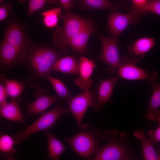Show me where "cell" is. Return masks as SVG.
<instances>
[{
    "mask_svg": "<svg viewBox=\"0 0 160 160\" xmlns=\"http://www.w3.org/2000/svg\"><path fill=\"white\" fill-rule=\"evenodd\" d=\"M92 128L84 125L81 127L82 131L65 139L78 154L87 158L95 155L102 146L100 141L104 140L103 133L99 130L93 131Z\"/></svg>",
    "mask_w": 160,
    "mask_h": 160,
    "instance_id": "1",
    "label": "cell"
},
{
    "mask_svg": "<svg viewBox=\"0 0 160 160\" xmlns=\"http://www.w3.org/2000/svg\"><path fill=\"white\" fill-rule=\"evenodd\" d=\"M104 137L108 141L92 158L95 160H125L132 159L129 149L125 142L127 135L124 132L120 133V139L117 137L118 132L113 129L106 130L104 132Z\"/></svg>",
    "mask_w": 160,
    "mask_h": 160,
    "instance_id": "2",
    "label": "cell"
},
{
    "mask_svg": "<svg viewBox=\"0 0 160 160\" xmlns=\"http://www.w3.org/2000/svg\"><path fill=\"white\" fill-rule=\"evenodd\" d=\"M69 112L68 108H63L59 104L53 109L44 112L31 125L13 136L15 145H18L36 133L52 127L60 117Z\"/></svg>",
    "mask_w": 160,
    "mask_h": 160,
    "instance_id": "3",
    "label": "cell"
},
{
    "mask_svg": "<svg viewBox=\"0 0 160 160\" xmlns=\"http://www.w3.org/2000/svg\"><path fill=\"white\" fill-rule=\"evenodd\" d=\"M63 26L55 32L53 39L55 46L62 49L67 46L68 42L79 32L89 20L71 12L61 14Z\"/></svg>",
    "mask_w": 160,
    "mask_h": 160,
    "instance_id": "4",
    "label": "cell"
},
{
    "mask_svg": "<svg viewBox=\"0 0 160 160\" xmlns=\"http://www.w3.org/2000/svg\"><path fill=\"white\" fill-rule=\"evenodd\" d=\"M102 44V49L98 57L109 66L108 71L110 74L116 73L119 68L123 63L120 56L118 37H108L98 33Z\"/></svg>",
    "mask_w": 160,
    "mask_h": 160,
    "instance_id": "5",
    "label": "cell"
},
{
    "mask_svg": "<svg viewBox=\"0 0 160 160\" xmlns=\"http://www.w3.org/2000/svg\"><path fill=\"white\" fill-rule=\"evenodd\" d=\"M59 57L58 53L53 49L39 48L33 52L30 63L32 68L39 76L47 78L50 75L52 67Z\"/></svg>",
    "mask_w": 160,
    "mask_h": 160,
    "instance_id": "6",
    "label": "cell"
},
{
    "mask_svg": "<svg viewBox=\"0 0 160 160\" xmlns=\"http://www.w3.org/2000/svg\"><path fill=\"white\" fill-rule=\"evenodd\" d=\"M96 90H85L72 97L68 102V109L74 116L80 129L84 115L88 107L92 108L96 98Z\"/></svg>",
    "mask_w": 160,
    "mask_h": 160,
    "instance_id": "7",
    "label": "cell"
},
{
    "mask_svg": "<svg viewBox=\"0 0 160 160\" xmlns=\"http://www.w3.org/2000/svg\"><path fill=\"white\" fill-rule=\"evenodd\" d=\"M147 12L132 11L127 14L117 12L111 13L108 19V25L112 36L118 37L120 34L130 24L136 25L141 17Z\"/></svg>",
    "mask_w": 160,
    "mask_h": 160,
    "instance_id": "8",
    "label": "cell"
},
{
    "mask_svg": "<svg viewBox=\"0 0 160 160\" xmlns=\"http://www.w3.org/2000/svg\"><path fill=\"white\" fill-rule=\"evenodd\" d=\"M116 74L118 77L126 80H147L151 82L153 81L157 76L154 71H149L127 62L120 66L117 70Z\"/></svg>",
    "mask_w": 160,
    "mask_h": 160,
    "instance_id": "9",
    "label": "cell"
},
{
    "mask_svg": "<svg viewBox=\"0 0 160 160\" xmlns=\"http://www.w3.org/2000/svg\"><path fill=\"white\" fill-rule=\"evenodd\" d=\"M100 85L96 89V97L92 107L96 111H99L106 103H111L112 92L118 78L115 76L106 80L100 79Z\"/></svg>",
    "mask_w": 160,
    "mask_h": 160,
    "instance_id": "10",
    "label": "cell"
},
{
    "mask_svg": "<svg viewBox=\"0 0 160 160\" xmlns=\"http://www.w3.org/2000/svg\"><path fill=\"white\" fill-rule=\"evenodd\" d=\"M78 61L79 76L75 80V84L84 90H90L93 83L90 78L96 67L95 62L84 57H81Z\"/></svg>",
    "mask_w": 160,
    "mask_h": 160,
    "instance_id": "11",
    "label": "cell"
},
{
    "mask_svg": "<svg viewBox=\"0 0 160 160\" xmlns=\"http://www.w3.org/2000/svg\"><path fill=\"white\" fill-rule=\"evenodd\" d=\"M35 95L36 100L27 106V115L43 113L59 99L58 96L50 95L48 92L41 90L36 92Z\"/></svg>",
    "mask_w": 160,
    "mask_h": 160,
    "instance_id": "12",
    "label": "cell"
},
{
    "mask_svg": "<svg viewBox=\"0 0 160 160\" xmlns=\"http://www.w3.org/2000/svg\"><path fill=\"white\" fill-rule=\"evenodd\" d=\"M156 43V40L151 38H140L127 47L129 59L135 64L143 58L145 54L151 50Z\"/></svg>",
    "mask_w": 160,
    "mask_h": 160,
    "instance_id": "13",
    "label": "cell"
},
{
    "mask_svg": "<svg viewBox=\"0 0 160 160\" xmlns=\"http://www.w3.org/2000/svg\"><path fill=\"white\" fill-rule=\"evenodd\" d=\"M95 31L94 25L89 20L86 25L67 43L72 50L80 54L86 52L87 43L91 35Z\"/></svg>",
    "mask_w": 160,
    "mask_h": 160,
    "instance_id": "14",
    "label": "cell"
},
{
    "mask_svg": "<svg viewBox=\"0 0 160 160\" xmlns=\"http://www.w3.org/2000/svg\"><path fill=\"white\" fill-rule=\"evenodd\" d=\"M153 88L152 95L149 101V107L145 118L148 121H156L160 116V83L151 82Z\"/></svg>",
    "mask_w": 160,
    "mask_h": 160,
    "instance_id": "15",
    "label": "cell"
},
{
    "mask_svg": "<svg viewBox=\"0 0 160 160\" xmlns=\"http://www.w3.org/2000/svg\"><path fill=\"white\" fill-rule=\"evenodd\" d=\"M78 61L73 56H67L59 59L51 68V71L79 75Z\"/></svg>",
    "mask_w": 160,
    "mask_h": 160,
    "instance_id": "16",
    "label": "cell"
},
{
    "mask_svg": "<svg viewBox=\"0 0 160 160\" xmlns=\"http://www.w3.org/2000/svg\"><path fill=\"white\" fill-rule=\"evenodd\" d=\"M1 116L12 121L21 122L25 125L19 101L15 100L0 107Z\"/></svg>",
    "mask_w": 160,
    "mask_h": 160,
    "instance_id": "17",
    "label": "cell"
},
{
    "mask_svg": "<svg viewBox=\"0 0 160 160\" xmlns=\"http://www.w3.org/2000/svg\"><path fill=\"white\" fill-rule=\"evenodd\" d=\"M3 41L22 49L24 44V36L22 29L18 24L13 23L9 26Z\"/></svg>",
    "mask_w": 160,
    "mask_h": 160,
    "instance_id": "18",
    "label": "cell"
},
{
    "mask_svg": "<svg viewBox=\"0 0 160 160\" xmlns=\"http://www.w3.org/2000/svg\"><path fill=\"white\" fill-rule=\"evenodd\" d=\"M133 135L141 143L143 159L145 160H157L158 156L153 147L154 144L151 139L147 138L143 130L135 131Z\"/></svg>",
    "mask_w": 160,
    "mask_h": 160,
    "instance_id": "19",
    "label": "cell"
},
{
    "mask_svg": "<svg viewBox=\"0 0 160 160\" xmlns=\"http://www.w3.org/2000/svg\"><path fill=\"white\" fill-rule=\"evenodd\" d=\"M48 143V153L52 160L58 159L60 155L67 149L65 146L55 137L49 130H44Z\"/></svg>",
    "mask_w": 160,
    "mask_h": 160,
    "instance_id": "20",
    "label": "cell"
},
{
    "mask_svg": "<svg viewBox=\"0 0 160 160\" xmlns=\"http://www.w3.org/2000/svg\"><path fill=\"white\" fill-rule=\"evenodd\" d=\"M22 49L4 41L0 47V60L5 65L12 63L22 52Z\"/></svg>",
    "mask_w": 160,
    "mask_h": 160,
    "instance_id": "21",
    "label": "cell"
},
{
    "mask_svg": "<svg viewBox=\"0 0 160 160\" xmlns=\"http://www.w3.org/2000/svg\"><path fill=\"white\" fill-rule=\"evenodd\" d=\"M85 8L91 9H105L116 11L124 7L121 4H114L108 0H79Z\"/></svg>",
    "mask_w": 160,
    "mask_h": 160,
    "instance_id": "22",
    "label": "cell"
},
{
    "mask_svg": "<svg viewBox=\"0 0 160 160\" xmlns=\"http://www.w3.org/2000/svg\"><path fill=\"white\" fill-rule=\"evenodd\" d=\"M47 78L53 87L58 97L68 102L72 97V95L63 82L60 80L52 77L50 75L47 76Z\"/></svg>",
    "mask_w": 160,
    "mask_h": 160,
    "instance_id": "23",
    "label": "cell"
},
{
    "mask_svg": "<svg viewBox=\"0 0 160 160\" xmlns=\"http://www.w3.org/2000/svg\"><path fill=\"white\" fill-rule=\"evenodd\" d=\"M14 145L15 141L13 137L7 134L1 135L0 151L6 158L11 159L12 156L15 153Z\"/></svg>",
    "mask_w": 160,
    "mask_h": 160,
    "instance_id": "24",
    "label": "cell"
},
{
    "mask_svg": "<svg viewBox=\"0 0 160 160\" xmlns=\"http://www.w3.org/2000/svg\"><path fill=\"white\" fill-rule=\"evenodd\" d=\"M61 12V9L56 8L42 12L41 15L43 17V21L44 25L48 28L56 27L58 25L59 17H60Z\"/></svg>",
    "mask_w": 160,
    "mask_h": 160,
    "instance_id": "25",
    "label": "cell"
},
{
    "mask_svg": "<svg viewBox=\"0 0 160 160\" xmlns=\"http://www.w3.org/2000/svg\"><path fill=\"white\" fill-rule=\"evenodd\" d=\"M5 87L8 96L12 100H15L20 96L24 89V84L22 82L7 79L4 82Z\"/></svg>",
    "mask_w": 160,
    "mask_h": 160,
    "instance_id": "26",
    "label": "cell"
},
{
    "mask_svg": "<svg viewBox=\"0 0 160 160\" xmlns=\"http://www.w3.org/2000/svg\"><path fill=\"white\" fill-rule=\"evenodd\" d=\"M28 16L29 17L36 11L42 8L47 3L57 4V0H29Z\"/></svg>",
    "mask_w": 160,
    "mask_h": 160,
    "instance_id": "27",
    "label": "cell"
},
{
    "mask_svg": "<svg viewBox=\"0 0 160 160\" xmlns=\"http://www.w3.org/2000/svg\"><path fill=\"white\" fill-rule=\"evenodd\" d=\"M133 11L151 12L160 15V0H148L144 5Z\"/></svg>",
    "mask_w": 160,
    "mask_h": 160,
    "instance_id": "28",
    "label": "cell"
},
{
    "mask_svg": "<svg viewBox=\"0 0 160 160\" xmlns=\"http://www.w3.org/2000/svg\"><path fill=\"white\" fill-rule=\"evenodd\" d=\"M13 7V4L8 2L5 4L1 5L0 7V21H1L8 16L9 12Z\"/></svg>",
    "mask_w": 160,
    "mask_h": 160,
    "instance_id": "29",
    "label": "cell"
},
{
    "mask_svg": "<svg viewBox=\"0 0 160 160\" xmlns=\"http://www.w3.org/2000/svg\"><path fill=\"white\" fill-rule=\"evenodd\" d=\"M159 126L154 130H151L148 132L150 138L153 141L154 144L160 142V116L157 119Z\"/></svg>",
    "mask_w": 160,
    "mask_h": 160,
    "instance_id": "30",
    "label": "cell"
},
{
    "mask_svg": "<svg viewBox=\"0 0 160 160\" xmlns=\"http://www.w3.org/2000/svg\"><path fill=\"white\" fill-rule=\"evenodd\" d=\"M8 96L5 86L2 83L0 84V106L5 105L7 103L6 100Z\"/></svg>",
    "mask_w": 160,
    "mask_h": 160,
    "instance_id": "31",
    "label": "cell"
},
{
    "mask_svg": "<svg viewBox=\"0 0 160 160\" xmlns=\"http://www.w3.org/2000/svg\"><path fill=\"white\" fill-rule=\"evenodd\" d=\"M57 0L61 6L67 10H69L74 5L73 0Z\"/></svg>",
    "mask_w": 160,
    "mask_h": 160,
    "instance_id": "32",
    "label": "cell"
},
{
    "mask_svg": "<svg viewBox=\"0 0 160 160\" xmlns=\"http://www.w3.org/2000/svg\"><path fill=\"white\" fill-rule=\"evenodd\" d=\"M148 0H132L133 5L130 9L131 11H134L144 5Z\"/></svg>",
    "mask_w": 160,
    "mask_h": 160,
    "instance_id": "33",
    "label": "cell"
},
{
    "mask_svg": "<svg viewBox=\"0 0 160 160\" xmlns=\"http://www.w3.org/2000/svg\"><path fill=\"white\" fill-rule=\"evenodd\" d=\"M18 1L24 4L26 3L29 0H17Z\"/></svg>",
    "mask_w": 160,
    "mask_h": 160,
    "instance_id": "34",
    "label": "cell"
},
{
    "mask_svg": "<svg viewBox=\"0 0 160 160\" xmlns=\"http://www.w3.org/2000/svg\"><path fill=\"white\" fill-rule=\"evenodd\" d=\"M4 0H0V3L1 5L4 4Z\"/></svg>",
    "mask_w": 160,
    "mask_h": 160,
    "instance_id": "35",
    "label": "cell"
},
{
    "mask_svg": "<svg viewBox=\"0 0 160 160\" xmlns=\"http://www.w3.org/2000/svg\"><path fill=\"white\" fill-rule=\"evenodd\" d=\"M158 160H160V155H159V156H158Z\"/></svg>",
    "mask_w": 160,
    "mask_h": 160,
    "instance_id": "36",
    "label": "cell"
},
{
    "mask_svg": "<svg viewBox=\"0 0 160 160\" xmlns=\"http://www.w3.org/2000/svg\"><path fill=\"white\" fill-rule=\"evenodd\" d=\"M123 0V1H125L126 0Z\"/></svg>",
    "mask_w": 160,
    "mask_h": 160,
    "instance_id": "37",
    "label": "cell"
}]
</instances>
